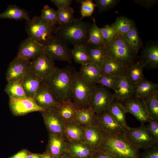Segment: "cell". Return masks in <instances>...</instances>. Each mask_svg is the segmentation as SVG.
<instances>
[{"label":"cell","instance_id":"47","mask_svg":"<svg viewBox=\"0 0 158 158\" xmlns=\"http://www.w3.org/2000/svg\"><path fill=\"white\" fill-rule=\"evenodd\" d=\"M148 125L150 131L158 141V120L149 118Z\"/></svg>","mask_w":158,"mask_h":158},{"label":"cell","instance_id":"54","mask_svg":"<svg viewBox=\"0 0 158 158\" xmlns=\"http://www.w3.org/2000/svg\"><path fill=\"white\" fill-rule=\"evenodd\" d=\"M61 158H77L71 154L67 153L63 155Z\"/></svg>","mask_w":158,"mask_h":158},{"label":"cell","instance_id":"18","mask_svg":"<svg viewBox=\"0 0 158 158\" xmlns=\"http://www.w3.org/2000/svg\"><path fill=\"white\" fill-rule=\"evenodd\" d=\"M113 93L117 102H123L133 96L134 89L125 73L118 76Z\"/></svg>","mask_w":158,"mask_h":158},{"label":"cell","instance_id":"3","mask_svg":"<svg viewBox=\"0 0 158 158\" xmlns=\"http://www.w3.org/2000/svg\"><path fill=\"white\" fill-rule=\"evenodd\" d=\"M81 18L71 23L58 26L56 34L69 45L85 44L91 25Z\"/></svg>","mask_w":158,"mask_h":158},{"label":"cell","instance_id":"20","mask_svg":"<svg viewBox=\"0 0 158 158\" xmlns=\"http://www.w3.org/2000/svg\"><path fill=\"white\" fill-rule=\"evenodd\" d=\"M33 98L38 106L46 109H56L60 104L55 100L44 81Z\"/></svg>","mask_w":158,"mask_h":158},{"label":"cell","instance_id":"40","mask_svg":"<svg viewBox=\"0 0 158 158\" xmlns=\"http://www.w3.org/2000/svg\"><path fill=\"white\" fill-rule=\"evenodd\" d=\"M57 25H59L71 23L75 19L74 10L70 6L58 9Z\"/></svg>","mask_w":158,"mask_h":158},{"label":"cell","instance_id":"16","mask_svg":"<svg viewBox=\"0 0 158 158\" xmlns=\"http://www.w3.org/2000/svg\"><path fill=\"white\" fill-rule=\"evenodd\" d=\"M139 61L144 67L150 69L158 68V42L157 40L147 41L143 46Z\"/></svg>","mask_w":158,"mask_h":158},{"label":"cell","instance_id":"43","mask_svg":"<svg viewBox=\"0 0 158 158\" xmlns=\"http://www.w3.org/2000/svg\"><path fill=\"white\" fill-rule=\"evenodd\" d=\"M76 2L81 4L80 13L81 18L91 16L96 7L95 3L90 0H77Z\"/></svg>","mask_w":158,"mask_h":158},{"label":"cell","instance_id":"30","mask_svg":"<svg viewBox=\"0 0 158 158\" xmlns=\"http://www.w3.org/2000/svg\"><path fill=\"white\" fill-rule=\"evenodd\" d=\"M144 68L138 61L129 65L126 70V74L133 87L145 78Z\"/></svg>","mask_w":158,"mask_h":158},{"label":"cell","instance_id":"11","mask_svg":"<svg viewBox=\"0 0 158 158\" xmlns=\"http://www.w3.org/2000/svg\"><path fill=\"white\" fill-rule=\"evenodd\" d=\"M41 113L49 133L64 135L65 123L56 109H47Z\"/></svg>","mask_w":158,"mask_h":158},{"label":"cell","instance_id":"26","mask_svg":"<svg viewBox=\"0 0 158 158\" xmlns=\"http://www.w3.org/2000/svg\"><path fill=\"white\" fill-rule=\"evenodd\" d=\"M79 72L84 80L92 84H96L101 75L100 67L92 62L81 65Z\"/></svg>","mask_w":158,"mask_h":158},{"label":"cell","instance_id":"13","mask_svg":"<svg viewBox=\"0 0 158 158\" xmlns=\"http://www.w3.org/2000/svg\"><path fill=\"white\" fill-rule=\"evenodd\" d=\"M31 61L14 59L10 63L6 73L7 82L19 81L31 72Z\"/></svg>","mask_w":158,"mask_h":158},{"label":"cell","instance_id":"49","mask_svg":"<svg viewBox=\"0 0 158 158\" xmlns=\"http://www.w3.org/2000/svg\"><path fill=\"white\" fill-rule=\"evenodd\" d=\"M50 1L56 6L58 9L70 6L73 0H51Z\"/></svg>","mask_w":158,"mask_h":158},{"label":"cell","instance_id":"21","mask_svg":"<svg viewBox=\"0 0 158 158\" xmlns=\"http://www.w3.org/2000/svg\"><path fill=\"white\" fill-rule=\"evenodd\" d=\"M67 145L68 153L77 158H92L97 150L82 141L67 140Z\"/></svg>","mask_w":158,"mask_h":158},{"label":"cell","instance_id":"10","mask_svg":"<svg viewBox=\"0 0 158 158\" xmlns=\"http://www.w3.org/2000/svg\"><path fill=\"white\" fill-rule=\"evenodd\" d=\"M9 105L11 113L16 116H23L35 111L41 112L46 109L38 106L33 98L28 97L18 98L9 97Z\"/></svg>","mask_w":158,"mask_h":158},{"label":"cell","instance_id":"44","mask_svg":"<svg viewBox=\"0 0 158 158\" xmlns=\"http://www.w3.org/2000/svg\"><path fill=\"white\" fill-rule=\"evenodd\" d=\"M96 7L98 8L99 13H101L108 11L113 8L120 2L119 0H95Z\"/></svg>","mask_w":158,"mask_h":158},{"label":"cell","instance_id":"5","mask_svg":"<svg viewBox=\"0 0 158 158\" xmlns=\"http://www.w3.org/2000/svg\"><path fill=\"white\" fill-rule=\"evenodd\" d=\"M58 26L35 16L27 22L25 30L28 37L42 44L56 35Z\"/></svg>","mask_w":158,"mask_h":158},{"label":"cell","instance_id":"50","mask_svg":"<svg viewBox=\"0 0 158 158\" xmlns=\"http://www.w3.org/2000/svg\"><path fill=\"white\" fill-rule=\"evenodd\" d=\"M92 158H115L109 153L99 150H97Z\"/></svg>","mask_w":158,"mask_h":158},{"label":"cell","instance_id":"46","mask_svg":"<svg viewBox=\"0 0 158 158\" xmlns=\"http://www.w3.org/2000/svg\"><path fill=\"white\" fill-rule=\"evenodd\" d=\"M140 158H158V145L145 150L140 154Z\"/></svg>","mask_w":158,"mask_h":158},{"label":"cell","instance_id":"37","mask_svg":"<svg viewBox=\"0 0 158 158\" xmlns=\"http://www.w3.org/2000/svg\"><path fill=\"white\" fill-rule=\"evenodd\" d=\"M71 49L72 58L77 63L81 65L91 62L85 44L77 45Z\"/></svg>","mask_w":158,"mask_h":158},{"label":"cell","instance_id":"1","mask_svg":"<svg viewBox=\"0 0 158 158\" xmlns=\"http://www.w3.org/2000/svg\"><path fill=\"white\" fill-rule=\"evenodd\" d=\"M75 71L69 66L65 68H58L49 77L44 80L55 100L61 103L72 100L71 86Z\"/></svg>","mask_w":158,"mask_h":158},{"label":"cell","instance_id":"27","mask_svg":"<svg viewBox=\"0 0 158 158\" xmlns=\"http://www.w3.org/2000/svg\"><path fill=\"white\" fill-rule=\"evenodd\" d=\"M106 111L121 126L129 130L130 127L126 122V115L127 113L125 108L120 102H113Z\"/></svg>","mask_w":158,"mask_h":158},{"label":"cell","instance_id":"6","mask_svg":"<svg viewBox=\"0 0 158 158\" xmlns=\"http://www.w3.org/2000/svg\"><path fill=\"white\" fill-rule=\"evenodd\" d=\"M96 84L84 80L79 72L74 74L71 86L72 101L80 109L88 107L90 98Z\"/></svg>","mask_w":158,"mask_h":158},{"label":"cell","instance_id":"8","mask_svg":"<svg viewBox=\"0 0 158 158\" xmlns=\"http://www.w3.org/2000/svg\"><path fill=\"white\" fill-rule=\"evenodd\" d=\"M123 133L130 142L139 149L145 150L158 145V141L150 131L148 125L141 124L138 127L124 129Z\"/></svg>","mask_w":158,"mask_h":158},{"label":"cell","instance_id":"17","mask_svg":"<svg viewBox=\"0 0 158 158\" xmlns=\"http://www.w3.org/2000/svg\"><path fill=\"white\" fill-rule=\"evenodd\" d=\"M44 52L42 44L28 37L20 44L18 52L14 59L30 60Z\"/></svg>","mask_w":158,"mask_h":158},{"label":"cell","instance_id":"7","mask_svg":"<svg viewBox=\"0 0 158 158\" xmlns=\"http://www.w3.org/2000/svg\"><path fill=\"white\" fill-rule=\"evenodd\" d=\"M44 53L51 60L71 62V49L69 44L55 35L42 44Z\"/></svg>","mask_w":158,"mask_h":158},{"label":"cell","instance_id":"29","mask_svg":"<svg viewBox=\"0 0 158 158\" xmlns=\"http://www.w3.org/2000/svg\"><path fill=\"white\" fill-rule=\"evenodd\" d=\"M84 128L75 121L65 123L64 135L68 140L83 142Z\"/></svg>","mask_w":158,"mask_h":158},{"label":"cell","instance_id":"34","mask_svg":"<svg viewBox=\"0 0 158 158\" xmlns=\"http://www.w3.org/2000/svg\"><path fill=\"white\" fill-rule=\"evenodd\" d=\"M134 21L125 16L117 17L111 25L116 31L118 36H123L135 25Z\"/></svg>","mask_w":158,"mask_h":158},{"label":"cell","instance_id":"33","mask_svg":"<svg viewBox=\"0 0 158 158\" xmlns=\"http://www.w3.org/2000/svg\"><path fill=\"white\" fill-rule=\"evenodd\" d=\"M95 114L90 107L80 109L75 121L83 127L91 125L94 123Z\"/></svg>","mask_w":158,"mask_h":158},{"label":"cell","instance_id":"42","mask_svg":"<svg viewBox=\"0 0 158 158\" xmlns=\"http://www.w3.org/2000/svg\"><path fill=\"white\" fill-rule=\"evenodd\" d=\"M118 77L109 74H101L97 84L114 91Z\"/></svg>","mask_w":158,"mask_h":158},{"label":"cell","instance_id":"31","mask_svg":"<svg viewBox=\"0 0 158 158\" xmlns=\"http://www.w3.org/2000/svg\"><path fill=\"white\" fill-rule=\"evenodd\" d=\"M158 87V84L145 78L133 87V96L143 98L157 90Z\"/></svg>","mask_w":158,"mask_h":158},{"label":"cell","instance_id":"32","mask_svg":"<svg viewBox=\"0 0 158 158\" xmlns=\"http://www.w3.org/2000/svg\"><path fill=\"white\" fill-rule=\"evenodd\" d=\"M91 62L100 67L101 64L107 56L104 45H94L85 44Z\"/></svg>","mask_w":158,"mask_h":158},{"label":"cell","instance_id":"22","mask_svg":"<svg viewBox=\"0 0 158 158\" xmlns=\"http://www.w3.org/2000/svg\"><path fill=\"white\" fill-rule=\"evenodd\" d=\"M84 128L83 142L95 150H98L105 134L99 128L93 124Z\"/></svg>","mask_w":158,"mask_h":158},{"label":"cell","instance_id":"12","mask_svg":"<svg viewBox=\"0 0 158 158\" xmlns=\"http://www.w3.org/2000/svg\"><path fill=\"white\" fill-rule=\"evenodd\" d=\"M54 61L44 53L40 54L31 61V72L44 80L56 70Z\"/></svg>","mask_w":158,"mask_h":158},{"label":"cell","instance_id":"2","mask_svg":"<svg viewBox=\"0 0 158 158\" xmlns=\"http://www.w3.org/2000/svg\"><path fill=\"white\" fill-rule=\"evenodd\" d=\"M98 150L115 158H140V149L130 142L123 132L114 135L105 134Z\"/></svg>","mask_w":158,"mask_h":158},{"label":"cell","instance_id":"53","mask_svg":"<svg viewBox=\"0 0 158 158\" xmlns=\"http://www.w3.org/2000/svg\"><path fill=\"white\" fill-rule=\"evenodd\" d=\"M27 158H40V154L35 153L28 154Z\"/></svg>","mask_w":158,"mask_h":158},{"label":"cell","instance_id":"35","mask_svg":"<svg viewBox=\"0 0 158 158\" xmlns=\"http://www.w3.org/2000/svg\"><path fill=\"white\" fill-rule=\"evenodd\" d=\"M149 118L158 120V91L143 98Z\"/></svg>","mask_w":158,"mask_h":158},{"label":"cell","instance_id":"19","mask_svg":"<svg viewBox=\"0 0 158 158\" xmlns=\"http://www.w3.org/2000/svg\"><path fill=\"white\" fill-rule=\"evenodd\" d=\"M47 151L54 158H61L68 153L67 140L64 135L49 133Z\"/></svg>","mask_w":158,"mask_h":158},{"label":"cell","instance_id":"45","mask_svg":"<svg viewBox=\"0 0 158 158\" xmlns=\"http://www.w3.org/2000/svg\"><path fill=\"white\" fill-rule=\"evenodd\" d=\"M103 38L106 42H109L118 36L114 28L111 25H107L100 28Z\"/></svg>","mask_w":158,"mask_h":158},{"label":"cell","instance_id":"28","mask_svg":"<svg viewBox=\"0 0 158 158\" xmlns=\"http://www.w3.org/2000/svg\"><path fill=\"white\" fill-rule=\"evenodd\" d=\"M0 18L10 19L17 20L25 19L27 22L30 21L31 19L26 10L16 5L12 4L9 5L6 10L0 14Z\"/></svg>","mask_w":158,"mask_h":158},{"label":"cell","instance_id":"38","mask_svg":"<svg viewBox=\"0 0 158 158\" xmlns=\"http://www.w3.org/2000/svg\"><path fill=\"white\" fill-rule=\"evenodd\" d=\"M4 91L10 98H18L27 97L20 81L8 82Z\"/></svg>","mask_w":158,"mask_h":158},{"label":"cell","instance_id":"52","mask_svg":"<svg viewBox=\"0 0 158 158\" xmlns=\"http://www.w3.org/2000/svg\"><path fill=\"white\" fill-rule=\"evenodd\" d=\"M40 158H54L49 152L46 151L40 154Z\"/></svg>","mask_w":158,"mask_h":158},{"label":"cell","instance_id":"14","mask_svg":"<svg viewBox=\"0 0 158 158\" xmlns=\"http://www.w3.org/2000/svg\"><path fill=\"white\" fill-rule=\"evenodd\" d=\"M105 134L114 135L123 132L124 128L106 111L95 114L93 123Z\"/></svg>","mask_w":158,"mask_h":158},{"label":"cell","instance_id":"15","mask_svg":"<svg viewBox=\"0 0 158 158\" xmlns=\"http://www.w3.org/2000/svg\"><path fill=\"white\" fill-rule=\"evenodd\" d=\"M123 102L121 104L127 112L133 115L141 124L148 122L149 117L143 98L133 96Z\"/></svg>","mask_w":158,"mask_h":158},{"label":"cell","instance_id":"25","mask_svg":"<svg viewBox=\"0 0 158 158\" xmlns=\"http://www.w3.org/2000/svg\"><path fill=\"white\" fill-rule=\"evenodd\" d=\"M80 109L72 100L60 103L56 108L65 123L75 121Z\"/></svg>","mask_w":158,"mask_h":158},{"label":"cell","instance_id":"36","mask_svg":"<svg viewBox=\"0 0 158 158\" xmlns=\"http://www.w3.org/2000/svg\"><path fill=\"white\" fill-rule=\"evenodd\" d=\"M93 24L91 25L87 44L94 45H104L106 41L102 35L100 28L97 25L95 20L92 17Z\"/></svg>","mask_w":158,"mask_h":158},{"label":"cell","instance_id":"41","mask_svg":"<svg viewBox=\"0 0 158 158\" xmlns=\"http://www.w3.org/2000/svg\"><path fill=\"white\" fill-rule=\"evenodd\" d=\"M57 11L48 5H45L41 10L40 16L45 20L55 25H57Z\"/></svg>","mask_w":158,"mask_h":158},{"label":"cell","instance_id":"23","mask_svg":"<svg viewBox=\"0 0 158 158\" xmlns=\"http://www.w3.org/2000/svg\"><path fill=\"white\" fill-rule=\"evenodd\" d=\"M128 66L107 57L100 64L101 74H109L118 77L125 72Z\"/></svg>","mask_w":158,"mask_h":158},{"label":"cell","instance_id":"51","mask_svg":"<svg viewBox=\"0 0 158 158\" xmlns=\"http://www.w3.org/2000/svg\"><path fill=\"white\" fill-rule=\"evenodd\" d=\"M28 153L25 150H22L9 158H27Z\"/></svg>","mask_w":158,"mask_h":158},{"label":"cell","instance_id":"39","mask_svg":"<svg viewBox=\"0 0 158 158\" xmlns=\"http://www.w3.org/2000/svg\"><path fill=\"white\" fill-rule=\"evenodd\" d=\"M132 47L138 53L143 47V42L140 37L136 25L123 36Z\"/></svg>","mask_w":158,"mask_h":158},{"label":"cell","instance_id":"24","mask_svg":"<svg viewBox=\"0 0 158 158\" xmlns=\"http://www.w3.org/2000/svg\"><path fill=\"white\" fill-rule=\"evenodd\" d=\"M44 80L30 72L20 80L26 96L33 98Z\"/></svg>","mask_w":158,"mask_h":158},{"label":"cell","instance_id":"4","mask_svg":"<svg viewBox=\"0 0 158 158\" xmlns=\"http://www.w3.org/2000/svg\"><path fill=\"white\" fill-rule=\"evenodd\" d=\"M107 56L129 66L136 61L138 52L123 36H118L104 45Z\"/></svg>","mask_w":158,"mask_h":158},{"label":"cell","instance_id":"9","mask_svg":"<svg viewBox=\"0 0 158 158\" xmlns=\"http://www.w3.org/2000/svg\"><path fill=\"white\" fill-rule=\"evenodd\" d=\"M115 100L109 89L96 85L89 101L88 107L95 114L105 111Z\"/></svg>","mask_w":158,"mask_h":158},{"label":"cell","instance_id":"48","mask_svg":"<svg viewBox=\"0 0 158 158\" xmlns=\"http://www.w3.org/2000/svg\"><path fill=\"white\" fill-rule=\"evenodd\" d=\"M133 2L137 5L149 9L157 4L158 1L156 0H133Z\"/></svg>","mask_w":158,"mask_h":158}]
</instances>
